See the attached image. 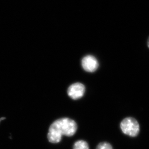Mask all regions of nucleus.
<instances>
[{
    "mask_svg": "<svg viewBox=\"0 0 149 149\" xmlns=\"http://www.w3.org/2000/svg\"><path fill=\"white\" fill-rule=\"evenodd\" d=\"M77 129L76 122L68 118H61L55 121L50 125L47 138L53 143L59 142L62 136H70L74 135Z\"/></svg>",
    "mask_w": 149,
    "mask_h": 149,
    "instance_id": "obj_1",
    "label": "nucleus"
},
{
    "mask_svg": "<svg viewBox=\"0 0 149 149\" xmlns=\"http://www.w3.org/2000/svg\"><path fill=\"white\" fill-rule=\"evenodd\" d=\"M120 127L123 132L130 136L135 137L139 133V124L136 120L132 117L124 119L121 122Z\"/></svg>",
    "mask_w": 149,
    "mask_h": 149,
    "instance_id": "obj_2",
    "label": "nucleus"
},
{
    "mask_svg": "<svg viewBox=\"0 0 149 149\" xmlns=\"http://www.w3.org/2000/svg\"><path fill=\"white\" fill-rule=\"evenodd\" d=\"M81 65L84 70L90 73L96 72L99 66L97 59L92 55L84 56L81 61Z\"/></svg>",
    "mask_w": 149,
    "mask_h": 149,
    "instance_id": "obj_3",
    "label": "nucleus"
},
{
    "mask_svg": "<svg viewBox=\"0 0 149 149\" xmlns=\"http://www.w3.org/2000/svg\"><path fill=\"white\" fill-rule=\"evenodd\" d=\"M86 88L80 83H76L70 85L68 89V94L73 100L80 99L84 96Z\"/></svg>",
    "mask_w": 149,
    "mask_h": 149,
    "instance_id": "obj_4",
    "label": "nucleus"
},
{
    "mask_svg": "<svg viewBox=\"0 0 149 149\" xmlns=\"http://www.w3.org/2000/svg\"><path fill=\"white\" fill-rule=\"evenodd\" d=\"M73 149H89L87 142L84 141H76L73 145Z\"/></svg>",
    "mask_w": 149,
    "mask_h": 149,
    "instance_id": "obj_5",
    "label": "nucleus"
},
{
    "mask_svg": "<svg viewBox=\"0 0 149 149\" xmlns=\"http://www.w3.org/2000/svg\"><path fill=\"white\" fill-rule=\"evenodd\" d=\"M96 149H113L111 145L108 142H101L97 145Z\"/></svg>",
    "mask_w": 149,
    "mask_h": 149,
    "instance_id": "obj_6",
    "label": "nucleus"
},
{
    "mask_svg": "<svg viewBox=\"0 0 149 149\" xmlns=\"http://www.w3.org/2000/svg\"><path fill=\"white\" fill-rule=\"evenodd\" d=\"M147 46H148V48H149V37H148V40H147Z\"/></svg>",
    "mask_w": 149,
    "mask_h": 149,
    "instance_id": "obj_7",
    "label": "nucleus"
},
{
    "mask_svg": "<svg viewBox=\"0 0 149 149\" xmlns=\"http://www.w3.org/2000/svg\"><path fill=\"white\" fill-rule=\"evenodd\" d=\"M4 119H5V118H0V122H1V120H3Z\"/></svg>",
    "mask_w": 149,
    "mask_h": 149,
    "instance_id": "obj_8",
    "label": "nucleus"
}]
</instances>
